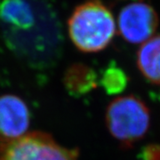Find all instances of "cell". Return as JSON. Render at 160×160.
Listing matches in <instances>:
<instances>
[{
	"label": "cell",
	"mask_w": 160,
	"mask_h": 160,
	"mask_svg": "<svg viewBox=\"0 0 160 160\" xmlns=\"http://www.w3.org/2000/svg\"><path fill=\"white\" fill-rule=\"evenodd\" d=\"M0 30L10 50L31 66L48 67L60 57L61 25L45 0L0 2Z\"/></svg>",
	"instance_id": "cell-1"
},
{
	"label": "cell",
	"mask_w": 160,
	"mask_h": 160,
	"mask_svg": "<svg viewBox=\"0 0 160 160\" xmlns=\"http://www.w3.org/2000/svg\"><path fill=\"white\" fill-rule=\"evenodd\" d=\"M69 34L80 51L103 50L115 35L116 24L111 12L99 1H89L78 6L68 22Z\"/></svg>",
	"instance_id": "cell-2"
},
{
	"label": "cell",
	"mask_w": 160,
	"mask_h": 160,
	"mask_svg": "<svg viewBox=\"0 0 160 160\" xmlns=\"http://www.w3.org/2000/svg\"><path fill=\"white\" fill-rule=\"evenodd\" d=\"M149 123L148 107L133 95L115 99L106 111V125L110 134L125 146H132L142 139Z\"/></svg>",
	"instance_id": "cell-3"
},
{
	"label": "cell",
	"mask_w": 160,
	"mask_h": 160,
	"mask_svg": "<svg viewBox=\"0 0 160 160\" xmlns=\"http://www.w3.org/2000/svg\"><path fill=\"white\" fill-rule=\"evenodd\" d=\"M0 160H78V150L65 148L43 132H30L0 144Z\"/></svg>",
	"instance_id": "cell-4"
},
{
	"label": "cell",
	"mask_w": 160,
	"mask_h": 160,
	"mask_svg": "<svg viewBox=\"0 0 160 160\" xmlns=\"http://www.w3.org/2000/svg\"><path fill=\"white\" fill-rule=\"evenodd\" d=\"M158 16L153 7L145 3H132L125 6L118 16V29L124 39L132 44L144 43L154 34Z\"/></svg>",
	"instance_id": "cell-5"
},
{
	"label": "cell",
	"mask_w": 160,
	"mask_h": 160,
	"mask_svg": "<svg viewBox=\"0 0 160 160\" xmlns=\"http://www.w3.org/2000/svg\"><path fill=\"white\" fill-rule=\"evenodd\" d=\"M29 126V111L18 96H0V142L6 143L22 137Z\"/></svg>",
	"instance_id": "cell-6"
},
{
	"label": "cell",
	"mask_w": 160,
	"mask_h": 160,
	"mask_svg": "<svg viewBox=\"0 0 160 160\" xmlns=\"http://www.w3.org/2000/svg\"><path fill=\"white\" fill-rule=\"evenodd\" d=\"M137 64L147 79L160 85V35L149 38L140 47Z\"/></svg>",
	"instance_id": "cell-7"
},
{
	"label": "cell",
	"mask_w": 160,
	"mask_h": 160,
	"mask_svg": "<svg viewBox=\"0 0 160 160\" xmlns=\"http://www.w3.org/2000/svg\"><path fill=\"white\" fill-rule=\"evenodd\" d=\"M65 85L74 94H82L96 86L97 76L93 69L85 64H74L65 74Z\"/></svg>",
	"instance_id": "cell-8"
},
{
	"label": "cell",
	"mask_w": 160,
	"mask_h": 160,
	"mask_svg": "<svg viewBox=\"0 0 160 160\" xmlns=\"http://www.w3.org/2000/svg\"><path fill=\"white\" fill-rule=\"evenodd\" d=\"M101 84L108 94L120 93L127 86L126 72L116 63H111L104 69Z\"/></svg>",
	"instance_id": "cell-9"
},
{
	"label": "cell",
	"mask_w": 160,
	"mask_h": 160,
	"mask_svg": "<svg viewBox=\"0 0 160 160\" xmlns=\"http://www.w3.org/2000/svg\"><path fill=\"white\" fill-rule=\"evenodd\" d=\"M142 160H160V146L151 144L145 147L140 155Z\"/></svg>",
	"instance_id": "cell-10"
}]
</instances>
